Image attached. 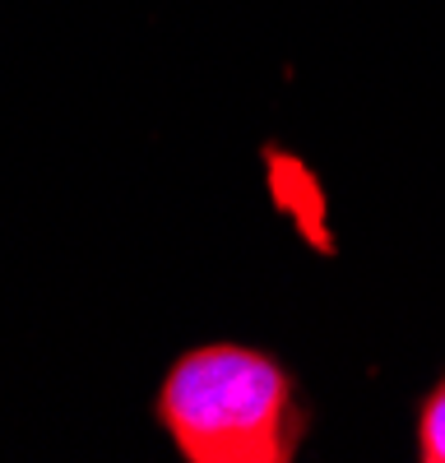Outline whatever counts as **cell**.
<instances>
[{
    "mask_svg": "<svg viewBox=\"0 0 445 463\" xmlns=\"http://www.w3.org/2000/svg\"><path fill=\"white\" fill-rule=\"evenodd\" d=\"M158 421L191 463H288L302 445L292 375L241 343L185 353L158 390Z\"/></svg>",
    "mask_w": 445,
    "mask_h": 463,
    "instance_id": "6da1fadb",
    "label": "cell"
},
{
    "mask_svg": "<svg viewBox=\"0 0 445 463\" xmlns=\"http://www.w3.org/2000/svg\"><path fill=\"white\" fill-rule=\"evenodd\" d=\"M274 195H279V209H288L297 222H302L307 237H320V218H325V200H320V185L311 181V172L297 163V158H283L274 153Z\"/></svg>",
    "mask_w": 445,
    "mask_h": 463,
    "instance_id": "7a4b0ae2",
    "label": "cell"
},
{
    "mask_svg": "<svg viewBox=\"0 0 445 463\" xmlns=\"http://www.w3.org/2000/svg\"><path fill=\"white\" fill-rule=\"evenodd\" d=\"M418 458L422 463H445V380L418 408Z\"/></svg>",
    "mask_w": 445,
    "mask_h": 463,
    "instance_id": "3957f363",
    "label": "cell"
}]
</instances>
